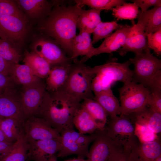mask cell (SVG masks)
<instances>
[{
  "mask_svg": "<svg viewBox=\"0 0 161 161\" xmlns=\"http://www.w3.org/2000/svg\"><path fill=\"white\" fill-rule=\"evenodd\" d=\"M82 7L76 4L68 6L57 5L39 27L40 31L53 38L70 58L72 41L76 35L77 20Z\"/></svg>",
  "mask_w": 161,
  "mask_h": 161,
  "instance_id": "1",
  "label": "cell"
},
{
  "mask_svg": "<svg viewBox=\"0 0 161 161\" xmlns=\"http://www.w3.org/2000/svg\"><path fill=\"white\" fill-rule=\"evenodd\" d=\"M80 102L62 90L52 92L47 91L35 116L45 120L60 133L74 126L73 117Z\"/></svg>",
  "mask_w": 161,
  "mask_h": 161,
  "instance_id": "2",
  "label": "cell"
},
{
  "mask_svg": "<svg viewBox=\"0 0 161 161\" xmlns=\"http://www.w3.org/2000/svg\"><path fill=\"white\" fill-rule=\"evenodd\" d=\"M129 60L134 67L132 81L143 84L151 92L161 90V61L150 49L135 54Z\"/></svg>",
  "mask_w": 161,
  "mask_h": 161,
  "instance_id": "3",
  "label": "cell"
},
{
  "mask_svg": "<svg viewBox=\"0 0 161 161\" xmlns=\"http://www.w3.org/2000/svg\"><path fill=\"white\" fill-rule=\"evenodd\" d=\"M131 64L129 60L120 63L113 58L93 67L95 75L92 81V89L94 95L111 88L116 82L124 83L132 81L133 70L129 68Z\"/></svg>",
  "mask_w": 161,
  "mask_h": 161,
  "instance_id": "4",
  "label": "cell"
},
{
  "mask_svg": "<svg viewBox=\"0 0 161 161\" xmlns=\"http://www.w3.org/2000/svg\"><path fill=\"white\" fill-rule=\"evenodd\" d=\"M95 75L93 67L80 61L76 62L72 64L66 82L60 90L80 101L86 98L93 99L92 82Z\"/></svg>",
  "mask_w": 161,
  "mask_h": 161,
  "instance_id": "5",
  "label": "cell"
},
{
  "mask_svg": "<svg viewBox=\"0 0 161 161\" xmlns=\"http://www.w3.org/2000/svg\"><path fill=\"white\" fill-rule=\"evenodd\" d=\"M118 91L120 115L128 116L149 106L151 92L143 84L132 81H129L123 83Z\"/></svg>",
  "mask_w": 161,
  "mask_h": 161,
  "instance_id": "6",
  "label": "cell"
},
{
  "mask_svg": "<svg viewBox=\"0 0 161 161\" xmlns=\"http://www.w3.org/2000/svg\"><path fill=\"white\" fill-rule=\"evenodd\" d=\"M97 131L89 135H86L76 131L74 126L63 129L60 133L61 147L57 153V157L64 158L75 155L78 157L87 158L89 145L96 138Z\"/></svg>",
  "mask_w": 161,
  "mask_h": 161,
  "instance_id": "7",
  "label": "cell"
},
{
  "mask_svg": "<svg viewBox=\"0 0 161 161\" xmlns=\"http://www.w3.org/2000/svg\"><path fill=\"white\" fill-rule=\"evenodd\" d=\"M107 123L105 129L108 136L129 153L138 142L134 134V124L128 116L124 115L110 118Z\"/></svg>",
  "mask_w": 161,
  "mask_h": 161,
  "instance_id": "8",
  "label": "cell"
},
{
  "mask_svg": "<svg viewBox=\"0 0 161 161\" xmlns=\"http://www.w3.org/2000/svg\"><path fill=\"white\" fill-rule=\"evenodd\" d=\"M97 132V137L89 151L87 161H111L123 150L108 136L105 129Z\"/></svg>",
  "mask_w": 161,
  "mask_h": 161,
  "instance_id": "9",
  "label": "cell"
},
{
  "mask_svg": "<svg viewBox=\"0 0 161 161\" xmlns=\"http://www.w3.org/2000/svg\"><path fill=\"white\" fill-rule=\"evenodd\" d=\"M24 137L28 142L47 139L61 142L60 133L45 120L35 116L27 118L23 123Z\"/></svg>",
  "mask_w": 161,
  "mask_h": 161,
  "instance_id": "10",
  "label": "cell"
},
{
  "mask_svg": "<svg viewBox=\"0 0 161 161\" xmlns=\"http://www.w3.org/2000/svg\"><path fill=\"white\" fill-rule=\"evenodd\" d=\"M25 16L6 15L0 17V37L20 45L28 32Z\"/></svg>",
  "mask_w": 161,
  "mask_h": 161,
  "instance_id": "11",
  "label": "cell"
},
{
  "mask_svg": "<svg viewBox=\"0 0 161 161\" xmlns=\"http://www.w3.org/2000/svg\"><path fill=\"white\" fill-rule=\"evenodd\" d=\"M32 51L46 60L51 65L70 61L69 58L61 46L54 40L47 37L38 38L34 42Z\"/></svg>",
  "mask_w": 161,
  "mask_h": 161,
  "instance_id": "12",
  "label": "cell"
},
{
  "mask_svg": "<svg viewBox=\"0 0 161 161\" xmlns=\"http://www.w3.org/2000/svg\"><path fill=\"white\" fill-rule=\"evenodd\" d=\"M23 87L20 100L24 112L27 118L36 116L47 92L45 83L41 80Z\"/></svg>",
  "mask_w": 161,
  "mask_h": 161,
  "instance_id": "13",
  "label": "cell"
},
{
  "mask_svg": "<svg viewBox=\"0 0 161 161\" xmlns=\"http://www.w3.org/2000/svg\"><path fill=\"white\" fill-rule=\"evenodd\" d=\"M13 87L7 89L0 94V117L10 118L23 123L27 118L19 97Z\"/></svg>",
  "mask_w": 161,
  "mask_h": 161,
  "instance_id": "14",
  "label": "cell"
},
{
  "mask_svg": "<svg viewBox=\"0 0 161 161\" xmlns=\"http://www.w3.org/2000/svg\"><path fill=\"white\" fill-rule=\"evenodd\" d=\"M28 159L34 161H47L60 150L61 142L47 139L28 142Z\"/></svg>",
  "mask_w": 161,
  "mask_h": 161,
  "instance_id": "15",
  "label": "cell"
},
{
  "mask_svg": "<svg viewBox=\"0 0 161 161\" xmlns=\"http://www.w3.org/2000/svg\"><path fill=\"white\" fill-rule=\"evenodd\" d=\"M133 30V25H122L114 32L105 38L99 47L95 48L91 58L101 53H110L117 51L124 45Z\"/></svg>",
  "mask_w": 161,
  "mask_h": 161,
  "instance_id": "16",
  "label": "cell"
},
{
  "mask_svg": "<svg viewBox=\"0 0 161 161\" xmlns=\"http://www.w3.org/2000/svg\"><path fill=\"white\" fill-rule=\"evenodd\" d=\"M160 155L161 143L159 140L144 143L138 142L129 156V161H155Z\"/></svg>",
  "mask_w": 161,
  "mask_h": 161,
  "instance_id": "17",
  "label": "cell"
},
{
  "mask_svg": "<svg viewBox=\"0 0 161 161\" xmlns=\"http://www.w3.org/2000/svg\"><path fill=\"white\" fill-rule=\"evenodd\" d=\"M73 64L70 61L54 66L46 78L47 91L54 92L60 90L65 84Z\"/></svg>",
  "mask_w": 161,
  "mask_h": 161,
  "instance_id": "18",
  "label": "cell"
},
{
  "mask_svg": "<svg viewBox=\"0 0 161 161\" xmlns=\"http://www.w3.org/2000/svg\"><path fill=\"white\" fill-rule=\"evenodd\" d=\"M128 116L132 122L146 125L156 133L161 131V114L148 106Z\"/></svg>",
  "mask_w": 161,
  "mask_h": 161,
  "instance_id": "19",
  "label": "cell"
},
{
  "mask_svg": "<svg viewBox=\"0 0 161 161\" xmlns=\"http://www.w3.org/2000/svg\"><path fill=\"white\" fill-rule=\"evenodd\" d=\"M91 38V34L85 31H80L73 40L72 45V55L71 60H76L79 56H85L80 61L82 63L91 58V55L95 50Z\"/></svg>",
  "mask_w": 161,
  "mask_h": 161,
  "instance_id": "20",
  "label": "cell"
},
{
  "mask_svg": "<svg viewBox=\"0 0 161 161\" xmlns=\"http://www.w3.org/2000/svg\"><path fill=\"white\" fill-rule=\"evenodd\" d=\"M127 38L123 46L117 52L121 56L125 55L128 52L135 54L143 52L149 49L147 46V36L145 31L135 29Z\"/></svg>",
  "mask_w": 161,
  "mask_h": 161,
  "instance_id": "21",
  "label": "cell"
},
{
  "mask_svg": "<svg viewBox=\"0 0 161 161\" xmlns=\"http://www.w3.org/2000/svg\"><path fill=\"white\" fill-rule=\"evenodd\" d=\"M20 10L31 19H37L50 13L51 5L45 0L16 1Z\"/></svg>",
  "mask_w": 161,
  "mask_h": 161,
  "instance_id": "22",
  "label": "cell"
},
{
  "mask_svg": "<svg viewBox=\"0 0 161 161\" xmlns=\"http://www.w3.org/2000/svg\"><path fill=\"white\" fill-rule=\"evenodd\" d=\"M9 76L14 83L22 85L23 86H29L41 80L25 64H12Z\"/></svg>",
  "mask_w": 161,
  "mask_h": 161,
  "instance_id": "23",
  "label": "cell"
},
{
  "mask_svg": "<svg viewBox=\"0 0 161 161\" xmlns=\"http://www.w3.org/2000/svg\"><path fill=\"white\" fill-rule=\"evenodd\" d=\"M73 123L78 132L82 134H91L99 131L96 123L81 103L74 114Z\"/></svg>",
  "mask_w": 161,
  "mask_h": 161,
  "instance_id": "24",
  "label": "cell"
},
{
  "mask_svg": "<svg viewBox=\"0 0 161 161\" xmlns=\"http://www.w3.org/2000/svg\"><path fill=\"white\" fill-rule=\"evenodd\" d=\"M23 62L39 78H46L51 69V65L44 59L33 51H26L24 53Z\"/></svg>",
  "mask_w": 161,
  "mask_h": 161,
  "instance_id": "25",
  "label": "cell"
},
{
  "mask_svg": "<svg viewBox=\"0 0 161 161\" xmlns=\"http://www.w3.org/2000/svg\"><path fill=\"white\" fill-rule=\"evenodd\" d=\"M93 99L101 105L110 118L120 115L119 101L114 95L111 88L95 94Z\"/></svg>",
  "mask_w": 161,
  "mask_h": 161,
  "instance_id": "26",
  "label": "cell"
},
{
  "mask_svg": "<svg viewBox=\"0 0 161 161\" xmlns=\"http://www.w3.org/2000/svg\"><path fill=\"white\" fill-rule=\"evenodd\" d=\"M101 11L94 9H82L78 18L77 28L80 31L92 33L98 24L101 21Z\"/></svg>",
  "mask_w": 161,
  "mask_h": 161,
  "instance_id": "27",
  "label": "cell"
},
{
  "mask_svg": "<svg viewBox=\"0 0 161 161\" xmlns=\"http://www.w3.org/2000/svg\"><path fill=\"white\" fill-rule=\"evenodd\" d=\"M81 105L95 120L99 131L104 130L108 115L101 105L94 99L89 98L83 99Z\"/></svg>",
  "mask_w": 161,
  "mask_h": 161,
  "instance_id": "28",
  "label": "cell"
},
{
  "mask_svg": "<svg viewBox=\"0 0 161 161\" xmlns=\"http://www.w3.org/2000/svg\"><path fill=\"white\" fill-rule=\"evenodd\" d=\"M23 124L14 119L4 118L0 129L10 142L15 143L24 135Z\"/></svg>",
  "mask_w": 161,
  "mask_h": 161,
  "instance_id": "29",
  "label": "cell"
},
{
  "mask_svg": "<svg viewBox=\"0 0 161 161\" xmlns=\"http://www.w3.org/2000/svg\"><path fill=\"white\" fill-rule=\"evenodd\" d=\"M18 45L9 40L0 39V57L11 64H18L21 55Z\"/></svg>",
  "mask_w": 161,
  "mask_h": 161,
  "instance_id": "30",
  "label": "cell"
},
{
  "mask_svg": "<svg viewBox=\"0 0 161 161\" xmlns=\"http://www.w3.org/2000/svg\"><path fill=\"white\" fill-rule=\"evenodd\" d=\"M28 148V143L24 135L15 142L10 152L0 161H26Z\"/></svg>",
  "mask_w": 161,
  "mask_h": 161,
  "instance_id": "31",
  "label": "cell"
},
{
  "mask_svg": "<svg viewBox=\"0 0 161 161\" xmlns=\"http://www.w3.org/2000/svg\"><path fill=\"white\" fill-rule=\"evenodd\" d=\"M112 10V15L117 20L128 19L133 21L137 18L139 11V7L134 3H126L113 8Z\"/></svg>",
  "mask_w": 161,
  "mask_h": 161,
  "instance_id": "32",
  "label": "cell"
},
{
  "mask_svg": "<svg viewBox=\"0 0 161 161\" xmlns=\"http://www.w3.org/2000/svg\"><path fill=\"white\" fill-rule=\"evenodd\" d=\"M75 4L83 7L86 5L98 10H111L116 6L126 3L123 0H76Z\"/></svg>",
  "mask_w": 161,
  "mask_h": 161,
  "instance_id": "33",
  "label": "cell"
},
{
  "mask_svg": "<svg viewBox=\"0 0 161 161\" xmlns=\"http://www.w3.org/2000/svg\"><path fill=\"white\" fill-rule=\"evenodd\" d=\"M122 25L117 23V21L110 22H100L97 26L93 33L92 43H96L100 40L105 38L112 33L115 30L119 29Z\"/></svg>",
  "mask_w": 161,
  "mask_h": 161,
  "instance_id": "34",
  "label": "cell"
},
{
  "mask_svg": "<svg viewBox=\"0 0 161 161\" xmlns=\"http://www.w3.org/2000/svg\"><path fill=\"white\" fill-rule=\"evenodd\" d=\"M147 11V21L145 29L146 35L161 30V6L154 7Z\"/></svg>",
  "mask_w": 161,
  "mask_h": 161,
  "instance_id": "35",
  "label": "cell"
},
{
  "mask_svg": "<svg viewBox=\"0 0 161 161\" xmlns=\"http://www.w3.org/2000/svg\"><path fill=\"white\" fill-rule=\"evenodd\" d=\"M134 134L140 142L144 143L159 140L158 134L146 125L135 123Z\"/></svg>",
  "mask_w": 161,
  "mask_h": 161,
  "instance_id": "36",
  "label": "cell"
},
{
  "mask_svg": "<svg viewBox=\"0 0 161 161\" xmlns=\"http://www.w3.org/2000/svg\"><path fill=\"white\" fill-rule=\"evenodd\" d=\"M6 15L25 16L16 1L0 0V17Z\"/></svg>",
  "mask_w": 161,
  "mask_h": 161,
  "instance_id": "37",
  "label": "cell"
},
{
  "mask_svg": "<svg viewBox=\"0 0 161 161\" xmlns=\"http://www.w3.org/2000/svg\"><path fill=\"white\" fill-rule=\"evenodd\" d=\"M148 47L158 56L161 55V30L146 35Z\"/></svg>",
  "mask_w": 161,
  "mask_h": 161,
  "instance_id": "38",
  "label": "cell"
},
{
  "mask_svg": "<svg viewBox=\"0 0 161 161\" xmlns=\"http://www.w3.org/2000/svg\"><path fill=\"white\" fill-rule=\"evenodd\" d=\"M148 106L161 114V90L151 92V99Z\"/></svg>",
  "mask_w": 161,
  "mask_h": 161,
  "instance_id": "39",
  "label": "cell"
},
{
  "mask_svg": "<svg viewBox=\"0 0 161 161\" xmlns=\"http://www.w3.org/2000/svg\"><path fill=\"white\" fill-rule=\"evenodd\" d=\"M131 1L141 8L142 12L146 11L151 6H161L160 0H134Z\"/></svg>",
  "mask_w": 161,
  "mask_h": 161,
  "instance_id": "40",
  "label": "cell"
},
{
  "mask_svg": "<svg viewBox=\"0 0 161 161\" xmlns=\"http://www.w3.org/2000/svg\"><path fill=\"white\" fill-rule=\"evenodd\" d=\"M14 83L9 75L0 73V94L8 88L13 87Z\"/></svg>",
  "mask_w": 161,
  "mask_h": 161,
  "instance_id": "41",
  "label": "cell"
},
{
  "mask_svg": "<svg viewBox=\"0 0 161 161\" xmlns=\"http://www.w3.org/2000/svg\"><path fill=\"white\" fill-rule=\"evenodd\" d=\"M15 143L0 141V160L10 152Z\"/></svg>",
  "mask_w": 161,
  "mask_h": 161,
  "instance_id": "42",
  "label": "cell"
},
{
  "mask_svg": "<svg viewBox=\"0 0 161 161\" xmlns=\"http://www.w3.org/2000/svg\"><path fill=\"white\" fill-rule=\"evenodd\" d=\"M12 64L0 57V73L9 75Z\"/></svg>",
  "mask_w": 161,
  "mask_h": 161,
  "instance_id": "43",
  "label": "cell"
},
{
  "mask_svg": "<svg viewBox=\"0 0 161 161\" xmlns=\"http://www.w3.org/2000/svg\"><path fill=\"white\" fill-rule=\"evenodd\" d=\"M129 154L123 150L116 155L111 161H129Z\"/></svg>",
  "mask_w": 161,
  "mask_h": 161,
  "instance_id": "44",
  "label": "cell"
},
{
  "mask_svg": "<svg viewBox=\"0 0 161 161\" xmlns=\"http://www.w3.org/2000/svg\"><path fill=\"white\" fill-rule=\"evenodd\" d=\"M0 141L10 142L5 136L4 133L0 129ZM11 143V142H10Z\"/></svg>",
  "mask_w": 161,
  "mask_h": 161,
  "instance_id": "45",
  "label": "cell"
},
{
  "mask_svg": "<svg viewBox=\"0 0 161 161\" xmlns=\"http://www.w3.org/2000/svg\"><path fill=\"white\" fill-rule=\"evenodd\" d=\"M64 161H87V159L77 157V158L67 159Z\"/></svg>",
  "mask_w": 161,
  "mask_h": 161,
  "instance_id": "46",
  "label": "cell"
},
{
  "mask_svg": "<svg viewBox=\"0 0 161 161\" xmlns=\"http://www.w3.org/2000/svg\"><path fill=\"white\" fill-rule=\"evenodd\" d=\"M57 157L55 155L52 156L51 158V161H57Z\"/></svg>",
  "mask_w": 161,
  "mask_h": 161,
  "instance_id": "47",
  "label": "cell"
},
{
  "mask_svg": "<svg viewBox=\"0 0 161 161\" xmlns=\"http://www.w3.org/2000/svg\"><path fill=\"white\" fill-rule=\"evenodd\" d=\"M155 161H161V155Z\"/></svg>",
  "mask_w": 161,
  "mask_h": 161,
  "instance_id": "48",
  "label": "cell"
},
{
  "mask_svg": "<svg viewBox=\"0 0 161 161\" xmlns=\"http://www.w3.org/2000/svg\"><path fill=\"white\" fill-rule=\"evenodd\" d=\"M4 118V117H0V123L1 121V120H2Z\"/></svg>",
  "mask_w": 161,
  "mask_h": 161,
  "instance_id": "49",
  "label": "cell"
},
{
  "mask_svg": "<svg viewBox=\"0 0 161 161\" xmlns=\"http://www.w3.org/2000/svg\"><path fill=\"white\" fill-rule=\"evenodd\" d=\"M26 161H30V160H29L27 159L26 160Z\"/></svg>",
  "mask_w": 161,
  "mask_h": 161,
  "instance_id": "50",
  "label": "cell"
}]
</instances>
